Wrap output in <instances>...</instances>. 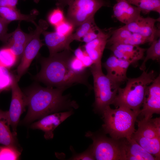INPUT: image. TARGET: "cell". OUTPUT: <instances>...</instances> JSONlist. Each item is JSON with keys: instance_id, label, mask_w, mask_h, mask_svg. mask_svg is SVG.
<instances>
[{"instance_id": "6da1fadb", "label": "cell", "mask_w": 160, "mask_h": 160, "mask_svg": "<svg viewBox=\"0 0 160 160\" xmlns=\"http://www.w3.org/2000/svg\"><path fill=\"white\" fill-rule=\"evenodd\" d=\"M64 89L34 86L24 93L28 111L23 122L29 123L49 114L66 109H76L78 105L67 95Z\"/></svg>"}, {"instance_id": "7a4b0ae2", "label": "cell", "mask_w": 160, "mask_h": 160, "mask_svg": "<svg viewBox=\"0 0 160 160\" xmlns=\"http://www.w3.org/2000/svg\"><path fill=\"white\" fill-rule=\"evenodd\" d=\"M72 50H65L57 52L41 61V68L36 79L48 87L66 89L73 85L81 84L91 88L87 73L78 74L69 68L68 61L73 55Z\"/></svg>"}, {"instance_id": "3957f363", "label": "cell", "mask_w": 160, "mask_h": 160, "mask_svg": "<svg viewBox=\"0 0 160 160\" xmlns=\"http://www.w3.org/2000/svg\"><path fill=\"white\" fill-rule=\"evenodd\" d=\"M153 70L143 71L139 77L127 78L125 87H120L113 104L140 112L146 90L156 77Z\"/></svg>"}, {"instance_id": "277c9868", "label": "cell", "mask_w": 160, "mask_h": 160, "mask_svg": "<svg viewBox=\"0 0 160 160\" xmlns=\"http://www.w3.org/2000/svg\"><path fill=\"white\" fill-rule=\"evenodd\" d=\"M140 113L123 107L113 109L107 106L102 113L105 132L115 139L131 138L135 132V123Z\"/></svg>"}, {"instance_id": "5b68a950", "label": "cell", "mask_w": 160, "mask_h": 160, "mask_svg": "<svg viewBox=\"0 0 160 160\" xmlns=\"http://www.w3.org/2000/svg\"><path fill=\"white\" fill-rule=\"evenodd\" d=\"M90 70L93 79L95 110L102 113L107 106L113 104L120 85L103 73L102 65L93 64Z\"/></svg>"}, {"instance_id": "8992f818", "label": "cell", "mask_w": 160, "mask_h": 160, "mask_svg": "<svg viewBox=\"0 0 160 160\" xmlns=\"http://www.w3.org/2000/svg\"><path fill=\"white\" fill-rule=\"evenodd\" d=\"M87 137L92 140L90 149L95 159L97 160H127L124 148V139L109 138L102 135H95L90 132L86 133Z\"/></svg>"}, {"instance_id": "52a82bcc", "label": "cell", "mask_w": 160, "mask_h": 160, "mask_svg": "<svg viewBox=\"0 0 160 160\" xmlns=\"http://www.w3.org/2000/svg\"><path fill=\"white\" fill-rule=\"evenodd\" d=\"M68 5L66 19L76 28L94 17L101 7H109L110 4L106 0H71Z\"/></svg>"}, {"instance_id": "ba28073f", "label": "cell", "mask_w": 160, "mask_h": 160, "mask_svg": "<svg viewBox=\"0 0 160 160\" xmlns=\"http://www.w3.org/2000/svg\"><path fill=\"white\" fill-rule=\"evenodd\" d=\"M48 25L44 20L41 19L36 25L31 38L25 47L22 55L21 62L17 68L16 78L18 81L28 70L32 61L44 45L40 39L41 34L48 28Z\"/></svg>"}, {"instance_id": "9c48e42d", "label": "cell", "mask_w": 160, "mask_h": 160, "mask_svg": "<svg viewBox=\"0 0 160 160\" xmlns=\"http://www.w3.org/2000/svg\"><path fill=\"white\" fill-rule=\"evenodd\" d=\"M18 81L16 77H14L11 87L12 94L9 109L5 111L8 124L14 132L16 130L20 117L26 106L25 95L19 87Z\"/></svg>"}, {"instance_id": "30bf717a", "label": "cell", "mask_w": 160, "mask_h": 160, "mask_svg": "<svg viewBox=\"0 0 160 160\" xmlns=\"http://www.w3.org/2000/svg\"><path fill=\"white\" fill-rule=\"evenodd\" d=\"M140 113L148 120L154 113H160V76L156 77L147 87L145 92Z\"/></svg>"}, {"instance_id": "8fae6325", "label": "cell", "mask_w": 160, "mask_h": 160, "mask_svg": "<svg viewBox=\"0 0 160 160\" xmlns=\"http://www.w3.org/2000/svg\"><path fill=\"white\" fill-rule=\"evenodd\" d=\"M160 21V18L155 19L150 17H144L141 15L133 22L124 26L132 33L142 36L151 44L160 37V30L155 26V23Z\"/></svg>"}, {"instance_id": "7c38bea8", "label": "cell", "mask_w": 160, "mask_h": 160, "mask_svg": "<svg viewBox=\"0 0 160 160\" xmlns=\"http://www.w3.org/2000/svg\"><path fill=\"white\" fill-rule=\"evenodd\" d=\"M72 113L71 111L51 113L41 118L32 124L31 127L43 131L45 139H50L53 137V132L55 129Z\"/></svg>"}, {"instance_id": "4fadbf2b", "label": "cell", "mask_w": 160, "mask_h": 160, "mask_svg": "<svg viewBox=\"0 0 160 160\" xmlns=\"http://www.w3.org/2000/svg\"><path fill=\"white\" fill-rule=\"evenodd\" d=\"M131 63L119 59L113 54L103 64L106 70L107 75L116 83L121 84L127 80V72Z\"/></svg>"}, {"instance_id": "5bb4252c", "label": "cell", "mask_w": 160, "mask_h": 160, "mask_svg": "<svg viewBox=\"0 0 160 160\" xmlns=\"http://www.w3.org/2000/svg\"><path fill=\"white\" fill-rule=\"evenodd\" d=\"M109 49L117 58L127 60L131 64H136L142 60L146 49L139 46L123 44H115L110 45Z\"/></svg>"}, {"instance_id": "9a60e30c", "label": "cell", "mask_w": 160, "mask_h": 160, "mask_svg": "<svg viewBox=\"0 0 160 160\" xmlns=\"http://www.w3.org/2000/svg\"><path fill=\"white\" fill-rule=\"evenodd\" d=\"M108 40L111 45L115 44H123L139 46L149 43L146 38L138 33H132L123 26L114 31Z\"/></svg>"}, {"instance_id": "2e32d148", "label": "cell", "mask_w": 160, "mask_h": 160, "mask_svg": "<svg viewBox=\"0 0 160 160\" xmlns=\"http://www.w3.org/2000/svg\"><path fill=\"white\" fill-rule=\"evenodd\" d=\"M45 42L49 52V55L65 50H72L70 44L73 41L71 34L69 36L61 35L56 32H50L45 31L42 33Z\"/></svg>"}, {"instance_id": "e0dca14e", "label": "cell", "mask_w": 160, "mask_h": 160, "mask_svg": "<svg viewBox=\"0 0 160 160\" xmlns=\"http://www.w3.org/2000/svg\"><path fill=\"white\" fill-rule=\"evenodd\" d=\"M113 17L125 25L134 21L140 16L141 12L138 7L126 0L117 1L113 6Z\"/></svg>"}, {"instance_id": "ac0fdd59", "label": "cell", "mask_w": 160, "mask_h": 160, "mask_svg": "<svg viewBox=\"0 0 160 160\" xmlns=\"http://www.w3.org/2000/svg\"><path fill=\"white\" fill-rule=\"evenodd\" d=\"M111 33L103 31L97 38L86 43L84 51L96 65H102L101 59L103 52Z\"/></svg>"}, {"instance_id": "d6986e66", "label": "cell", "mask_w": 160, "mask_h": 160, "mask_svg": "<svg viewBox=\"0 0 160 160\" xmlns=\"http://www.w3.org/2000/svg\"><path fill=\"white\" fill-rule=\"evenodd\" d=\"M11 33L8 40V47L18 59L22 56L25 47L32 37V33H27L23 31L19 24L17 28Z\"/></svg>"}, {"instance_id": "ffe728a7", "label": "cell", "mask_w": 160, "mask_h": 160, "mask_svg": "<svg viewBox=\"0 0 160 160\" xmlns=\"http://www.w3.org/2000/svg\"><path fill=\"white\" fill-rule=\"evenodd\" d=\"M124 148L127 160H157L132 137L124 138Z\"/></svg>"}, {"instance_id": "44dd1931", "label": "cell", "mask_w": 160, "mask_h": 160, "mask_svg": "<svg viewBox=\"0 0 160 160\" xmlns=\"http://www.w3.org/2000/svg\"><path fill=\"white\" fill-rule=\"evenodd\" d=\"M138 129L135 131L140 135L148 138L160 137V119L152 118L148 120L143 119L137 121Z\"/></svg>"}, {"instance_id": "7402d4cb", "label": "cell", "mask_w": 160, "mask_h": 160, "mask_svg": "<svg viewBox=\"0 0 160 160\" xmlns=\"http://www.w3.org/2000/svg\"><path fill=\"white\" fill-rule=\"evenodd\" d=\"M5 111L0 109V144L18 148L16 132H12L10 129Z\"/></svg>"}, {"instance_id": "603a6c76", "label": "cell", "mask_w": 160, "mask_h": 160, "mask_svg": "<svg viewBox=\"0 0 160 160\" xmlns=\"http://www.w3.org/2000/svg\"><path fill=\"white\" fill-rule=\"evenodd\" d=\"M131 137L147 151L154 156L157 160H160V137L152 138L145 137L135 131Z\"/></svg>"}, {"instance_id": "cb8c5ba5", "label": "cell", "mask_w": 160, "mask_h": 160, "mask_svg": "<svg viewBox=\"0 0 160 160\" xmlns=\"http://www.w3.org/2000/svg\"><path fill=\"white\" fill-rule=\"evenodd\" d=\"M0 16L9 23L13 21L24 20L31 22L35 25L37 24L35 21L34 15L22 14L16 8L0 7Z\"/></svg>"}, {"instance_id": "d4e9b609", "label": "cell", "mask_w": 160, "mask_h": 160, "mask_svg": "<svg viewBox=\"0 0 160 160\" xmlns=\"http://www.w3.org/2000/svg\"><path fill=\"white\" fill-rule=\"evenodd\" d=\"M138 7L144 14L154 11L160 14V0H126Z\"/></svg>"}, {"instance_id": "484cf974", "label": "cell", "mask_w": 160, "mask_h": 160, "mask_svg": "<svg viewBox=\"0 0 160 160\" xmlns=\"http://www.w3.org/2000/svg\"><path fill=\"white\" fill-rule=\"evenodd\" d=\"M151 46L146 49V55L140 69L143 71L146 69L145 64L149 60L159 61L160 59V37L154 40L151 44Z\"/></svg>"}, {"instance_id": "4316f807", "label": "cell", "mask_w": 160, "mask_h": 160, "mask_svg": "<svg viewBox=\"0 0 160 160\" xmlns=\"http://www.w3.org/2000/svg\"><path fill=\"white\" fill-rule=\"evenodd\" d=\"M17 58L8 47L0 49V65L7 68L14 65L17 60Z\"/></svg>"}, {"instance_id": "83f0119b", "label": "cell", "mask_w": 160, "mask_h": 160, "mask_svg": "<svg viewBox=\"0 0 160 160\" xmlns=\"http://www.w3.org/2000/svg\"><path fill=\"white\" fill-rule=\"evenodd\" d=\"M94 17H92L80 24L76 30V32L72 33V39L74 40L81 41L84 36L91 29L96 26Z\"/></svg>"}, {"instance_id": "f1b7e54d", "label": "cell", "mask_w": 160, "mask_h": 160, "mask_svg": "<svg viewBox=\"0 0 160 160\" xmlns=\"http://www.w3.org/2000/svg\"><path fill=\"white\" fill-rule=\"evenodd\" d=\"M20 155L18 148L6 145L0 146V160H18Z\"/></svg>"}, {"instance_id": "f546056e", "label": "cell", "mask_w": 160, "mask_h": 160, "mask_svg": "<svg viewBox=\"0 0 160 160\" xmlns=\"http://www.w3.org/2000/svg\"><path fill=\"white\" fill-rule=\"evenodd\" d=\"M68 65L70 68L74 72L78 74L86 73V68L82 62L73 55L69 59Z\"/></svg>"}, {"instance_id": "4dcf8cb0", "label": "cell", "mask_w": 160, "mask_h": 160, "mask_svg": "<svg viewBox=\"0 0 160 160\" xmlns=\"http://www.w3.org/2000/svg\"><path fill=\"white\" fill-rule=\"evenodd\" d=\"M55 27V32L64 36H69L72 34L75 28L66 19Z\"/></svg>"}, {"instance_id": "1f68e13d", "label": "cell", "mask_w": 160, "mask_h": 160, "mask_svg": "<svg viewBox=\"0 0 160 160\" xmlns=\"http://www.w3.org/2000/svg\"><path fill=\"white\" fill-rule=\"evenodd\" d=\"M48 19L49 23L54 27L62 22L65 19L62 9L57 7L54 9L49 14Z\"/></svg>"}, {"instance_id": "d6a6232c", "label": "cell", "mask_w": 160, "mask_h": 160, "mask_svg": "<svg viewBox=\"0 0 160 160\" xmlns=\"http://www.w3.org/2000/svg\"><path fill=\"white\" fill-rule=\"evenodd\" d=\"M14 78L7 70L0 75V94L3 91L11 87Z\"/></svg>"}, {"instance_id": "836d02e7", "label": "cell", "mask_w": 160, "mask_h": 160, "mask_svg": "<svg viewBox=\"0 0 160 160\" xmlns=\"http://www.w3.org/2000/svg\"><path fill=\"white\" fill-rule=\"evenodd\" d=\"M103 31L96 25L84 36L82 41L86 43L89 42L97 37Z\"/></svg>"}, {"instance_id": "e575fe53", "label": "cell", "mask_w": 160, "mask_h": 160, "mask_svg": "<svg viewBox=\"0 0 160 160\" xmlns=\"http://www.w3.org/2000/svg\"><path fill=\"white\" fill-rule=\"evenodd\" d=\"M9 23L0 16V40L7 41L10 38L12 33H7V26Z\"/></svg>"}, {"instance_id": "d590c367", "label": "cell", "mask_w": 160, "mask_h": 160, "mask_svg": "<svg viewBox=\"0 0 160 160\" xmlns=\"http://www.w3.org/2000/svg\"><path fill=\"white\" fill-rule=\"evenodd\" d=\"M72 160H95L90 150H89L84 153L75 155L71 158Z\"/></svg>"}, {"instance_id": "8d00e7d4", "label": "cell", "mask_w": 160, "mask_h": 160, "mask_svg": "<svg viewBox=\"0 0 160 160\" xmlns=\"http://www.w3.org/2000/svg\"><path fill=\"white\" fill-rule=\"evenodd\" d=\"M19 0H0V7L16 8Z\"/></svg>"}, {"instance_id": "74e56055", "label": "cell", "mask_w": 160, "mask_h": 160, "mask_svg": "<svg viewBox=\"0 0 160 160\" xmlns=\"http://www.w3.org/2000/svg\"><path fill=\"white\" fill-rule=\"evenodd\" d=\"M81 61L86 68L90 67L93 64V61L85 51Z\"/></svg>"}, {"instance_id": "f35d334b", "label": "cell", "mask_w": 160, "mask_h": 160, "mask_svg": "<svg viewBox=\"0 0 160 160\" xmlns=\"http://www.w3.org/2000/svg\"><path fill=\"white\" fill-rule=\"evenodd\" d=\"M74 52L75 56L81 61L84 56L85 51H83L79 47L76 49Z\"/></svg>"}, {"instance_id": "ab89813d", "label": "cell", "mask_w": 160, "mask_h": 160, "mask_svg": "<svg viewBox=\"0 0 160 160\" xmlns=\"http://www.w3.org/2000/svg\"><path fill=\"white\" fill-rule=\"evenodd\" d=\"M58 7L63 9L65 6L68 5L71 0H56Z\"/></svg>"}, {"instance_id": "60d3db41", "label": "cell", "mask_w": 160, "mask_h": 160, "mask_svg": "<svg viewBox=\"0 0 160 160\" xmlns=\"http://www.w3.org/2000/svg\"><path fill=\"white\" fill-rule=\"evenodd\" d=\"M7 70V68L4 67L0 65V75L4 73Z\"/></svg>"}, {"instance_id": "b9f144b4", "label": "cell", "mask_w": 160, "mask_h": 160, "mask_svg": "<svg viewBox=\"0 0 160 160\" xmlns=\"http://www.w3.org/2000/svg\"><path fill=\"white\" fill-rule=\"evenodd\" d=\"M116 1H119V0H115Z\"/></svg>"}]
</instances>
